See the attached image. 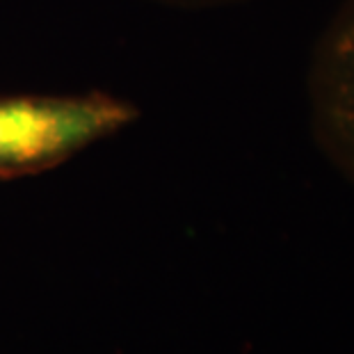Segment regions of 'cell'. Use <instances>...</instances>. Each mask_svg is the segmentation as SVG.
Segmentation results:
<instances>
[{"mask_svg": "<svg viewBox=\"0 0 354 354\" xmlns=\"http://www.w3.org/2000/svg\"><path fill=\"white\" fill-rule=\"evenodd\" d=\"M138 115L133 103L105 92L0 96V180L57 167Z\"/></svg>", "mask_w": 354, "mask_h": 354, "instance_id": "1", "label": "cell"}, {"mask_svg": "<svg viewBox=\"0 0 354 354\" xmlns=\"http://www.w3.org/2000/svg\"><path fill=\"white\" fill-rule=\"evenodd\" d=\"M306 101L315 147L354 185V0H338L313 44Z\"/></svg>", "mask_w": 354, "mask_h": 354, "instance_id": "2", "label": "cell"}, {"mask_svg": "<svg viewBox=\"0 0 354 354\" xmlns=\"http://www.w3.org/2000/svg\"><path fill=\"white\" fill-rule=\"evenodd\" d=\"M162 7H176V10H215V7H229L250 3V0H147Z\"/></svg>", "mask_w": 354, "mask_h": 354, "instance_id": "3", "label": "cell"}]
</instances>
